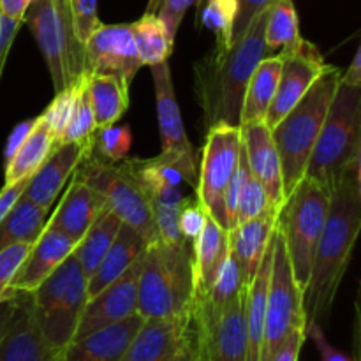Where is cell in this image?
I'll return each instance as SVG.
<instances>
[{"instance_id": "cb8c5ba5", "label": "cell", "mask_w": 361, "mask_h": 361, "mask_svg": "<svg viewBox=\"0 0 361 361\" xmlns=\"http://www.w3.org/2000/svg\"><path fill=\"white\" fill-rule=\"evenodd\" d=\"M277 224V214H264L247 222H240L229 229V249L238 261L242 271L243 284L249 286L259 268L263 254L267 252L268 243Z\"/></svg>"}, {"instance_id": "2e32d148", "label": "cell", "mask_w": 361, "mask_h": 361, "mask_svg": "<svg viewBox=\"0 0 361 361\" xmlns=\"http://www.w3.org/2000/svg\"><path fill=\"white\" fill-rule=\"evenodd\" d=\"M88 73L116 74L130 85L137 71L143 67L130 23H101L85 41Z\"/></svg>"}, {"instance_id": "7402d4cb", "label": "cell", "mask_w": 361, "mask_h": 361, "mask_svg": "<svg viewBox=\"0 0 361 361\" xmlns=\"http://www.w3.org/2000/svg\"><path fill=\"white\" fill-rule=\"evenodd\" d=\"M76 243L78 242H74L71 236L63 235V233L42 228L41 235L32 243L27 257L11 281L9 291H34L73 254Z\"/></svg>"}, {"instance_id": "f35d334b", "label": "cell", "mask_w": 361, "mask_h": 361, "mask_svg": "<svg viewBox=\"0 0 361 361\" xmlns=\"http://www.w3.org/2000/svg\"><path fill=\"white\" fill-rule=\"evenodd\" d=\"M279 214L277 210L274 208L271 204L270 197H268L267 190L263 189L259 182L254 178V175L247 173L245 180H243V187H242V192H240L238 197V212H236V224L240 222H247L250 219H256L259 215L264 214Z\"/></svg>"}, {"instance_id": "11a10c76", "label": "cell", "mask_w": 361, "mask_h": 361, "mask_svg": "<svg viewBox=\"0 0 361 361\" xmlns=\"http://www.w3.org/2000/svg\"><path fill=\"white\" fill-rule=\"evenodd\" d=\"M341 80L348 81V83H353V85H361V49L356 51L351 66H349L348 71L342 74Z\"/></svg>"}, {"instance_id": "e575fe53", "label": "cell", "mask_w": 361, "mask_h": 361, "mask_svg": "<svg viewBox=\"0 0 361 361\" xmlns=\"http://www.w3.org/2000/svg\"><path fill=\"white\" fill-rule=\"evenodd\" d=\"M197 14L201 25L215 34V49H228L233 42L238 0H204Z\"/></svg>"}, {"instance_id": "ba28073f", "label": "cell", "mask_w": 361, "mask_h": 361, "mask_svg": "<svg viewBox=\"0 0 361 361\" xmlns=\"http://www.w3.org/2000/svg\"><path fill=\"white\" fill-rule=\"evenodd\" d=\"M87 277L71 254L44 282L32 291V312L44 341L63 351L74 341L81 312L88 300Z\"/></svg>"}, {"instance_id": "3957f363", "label": "cell", "mask_w": 361, "mask_h": 361, "mask_svg": "<svg viewBox=\"0 0 361 361\" xmlns=\"http://www.w3.org/2000/svg\"><path fill=\"white\" fill-rule=\"evenodd\" d=\"M194 256L189 242L148 243L137 282V314L143 319H173L192 314Z\"/></svg>"}, {"instance_id": "d590c367", "label": "cell", "mask_w": 361, "mask_h": 361, "mask_svg": "<svg viewBox=\"0 0 361 361\" xmlns=\"http://www.w3.org/2000/svg\"><path fill=\"white\" fill-rule=\"evenodd\" d=\"M245 288L247 286L243 284L238 261H236L235 254H233L231 249H229L228 257H226L224 264H222L215 282L212 284L210 291H208L203 298L196 300L194 305H203L212 310H221L224 309L233 298H236V296H238Z\"/></svg>"}, {"instance_id": "5b68a950", "label": "cell", "mask_w": 361, "mask_h": 361, "mask_svg": "<svg viewBox=\"0 0 361 361\" xmlns=\"http://www.w3.org/2000/svg\"><path fill=\"white\" fill-rule=\"evenodd\" d=\"M358 164H361V85L341 80L310 154L305 178L331 189L342 173Z\"/></svg>"}, {"instance_id": "277c9868", "label": "cell", "mask_w": 361, "mask_h": 361, "mask_svg": "<svg viewBox=\"0 0 361 361\" xmlns=\"http://www.w3.org/2000/svg\"><path fill=\"white\" fill-rule=\"evenodd\" d=\"M341 76L342 73L338 67L324 66L323 73L307 90V94L293 106L291 111L277 126L270 129L281 157L286 196L305 176L310 154L328 115L331 99L337 92Z\"/></svg>"}, {"instance_id": "8fae6325", "label": "cell", "mask_w": 361, "mask_h": 361, "mask_svg": "<svg viewBox=\"0 0 361 361\" xmlns=\"http://www.w3.org/2000/svg\"><path fill=\"white\" fill-rule=\"evenodd\" d=\"M247 298L249 286L221 310L192 307L196 361H247Z\"/></svg>"}, {"instance_id": "ab89813d", "label": "cell", "mask_w": 361, "mask_h": 361, "mask_svg": "<svg viewBox=\"0 0 361 361\" xmlns=\"http://www.w3.org/2000/svg\"><path fill=\"white\" fill-rule=\"evenodd\" d=\"M78 87H80V85H78ZM78 87L63 88V90L56 92L51 104L44 109L42 115H39L41 122L51 130L53 136L56 137L59 143H60V137H62L63 134V129H66L67 122H69L71 115H73L74 102H76V95H78Z\"/></svg>"}, {"instance_id": "f6af8a7d", "label": "cell", "mask_w": 361, "mask_h": 361, "mask_svg": "<svg viewBox=\"0 0 361 361\" xmlns=\"http://www.w3.org/2000/svg\"><path fill=\"white\" fill-rule=\"evenodd\" d=\"M69 2L78 35L85 42L88 35L101 25L97 13V0H69Z\"/></svg>"}, {"instance_id": "f546056e", "label": "cell", "mask_w": 361, "mask_h": 361, "mask_svg": "<svg viewBox=\"0 0 361 361\" xmlns=\"http://www.w3.org/2000/svg\"><path fill=\"white\" fill-rule=\"evenodd\" d=\"M120 226H122V221L118 219V215L113 214L111 210H106L104 214L88 228V231L85 233L83 238L76 243L73 254L76 256L78 263H80L81 267V271L85 274L87 281L95 274V270L99 268L101 261L104 259L106 252H108L109 247H111Z\"/></svg>"}, {"instance_id": "ffe728a7", "label": "cell", "mask_w": 361, "mask_h": 361, "mask_svg": "<svg viewBox=\"0 0 361 361\" xmlns=\"http://www.w3.org/2000/svg\"><path fill=\"white\" fill-rule=\"evenodd\" d=\"M108 208V201L104 200L99 190L85 183L83 180L73 175L66 194L60 200L59 207L46 219L44 228L55 229L71 236L74 242H80L92 224L104 214Z\"/></svg>"}, {"instance_id": "7a4b0ae2", "label": "cell", "mask_w": 361, "mask_h": 361, "mask_svg": "<svg viewBox=\"0 0 361 361\" xmlns=\"http://www.w3.org/2000/svg\"><path fill=\"white\" fill-rule=\"evenodd\" d=\"M268 11L257 14L242 37L228 49H215L194 66V90L207 127L240 126L243 95L250 76L268 56L264 42Z\"/></svg>"}, {"instance_id": "ee69618b", "label": "cell", "mask_w": 361, "mask_h": 361, "mask_svg": "<svg viewBox=\"0 0 361 361\" xmlns=\"http://www.w3.org/2000/svg\"><path fill=\"white\" fill-rule=\"evenodd\" d=\"M196 4L197 0H148L147 13L161 18L168 30L176 35L185 13L190 6H196Z\"/></svg>"}, {"instance_id": "9c48e42d", "label": "cell", "mask_w": 361, "mask_h": 361, "mask_svg": "<svg viewBox=\"0 0 361 361\" xmlns=\"http://www.w3.org/2000/svg\"><path fill=\"white\" fill-rule=\"evenodd\" d=\"M74 175L104 196L108 208L123 224L136 229L148 243L159 240L150 197L120 162H104L95 155L83 159Z\"/></svg>"}, {"instance_id": "8992f818", "label": "cell", "mask_w": 361, "mask_h": 361, "mask_svg": "<svg viewBox=\"0 0 361 361\" xmlns=\"http://www.w3.org/2000/svg\"><path fill=\"white\" fill-rule=\"evenodd\" d=\"M23 23L44 56L55 92L78 87L90 74L69 0H32Z\"/></svg>"}, {"instance_id": "603a6c76", "label": "cell", "mask_w": 361, "mask_h": 361, "mask_svg": "<svg viewBox=\"0 0 361 361\" xmlns=\"http://www.w3.org/2000/svg\"><path fill=\"white\" fill-rule=\"evenodd\" d=\"M143 321L136 312L118 323L74 338L63 348L62 361H120Z\"/></svg>"}, {"instance_id": "c3c4849f", "label": "cell", "mask_w": 361, "mask_h": 361, "mask_svg": "<svg viewBox=\"0 0 361 361\" xmlns=\"http://www.w3.org/2000/svg\"><path fill=\"white\" fill-rule=\"evenodd\" d=\"M21 25H23L21 20H14V18L0 13V78H2L4 66H6L7 56H9V49Z\"/></svg>"}, {"instance_id": "4dcf8cb0", "label": "cell", "mask_w": 361, "mask_h": 361, "mask_svg": "<svg viewBox=\"0 0 361 361\" xmlns=\"http://www.w3.org/2000/svg\"><path fill=\"white\" fill-rule=\"evenodd\" d=\"M60 145L51 130L39 118L37 126L32 129L27 140L23 141L16 154L6 164V183L20 182L23 178H30L39 166L46 161L53 148Z\"/></svg>"}, {"instance_id": "f1b7e54d", "label": "cell", "mask_w": 361, "mask_h": 361, "mask_svg": "<svg viewBox=\"0 0 361 361\" xmlns=\"http://www.w3.org/2000/svg\"><path fill=\"white\" fill-rule=\"evenodd\" d=\"M281 66V56L268 55L256 67V71L250 76L249 83H247L245 95H243L240 126L264 122L271 101L275 97V92H277Z\"/></svg>"}, {"instance_id": "836d02e7", "label": "cell", "mask_w": 361, "mask_h": 361, "mask_svg": "<svg viewBox=\"0 0 361 361\" xmlns=\"http://www.w3.org/2000/svg\"><path fill=\"white\" fill-rule=\"evenodd\" d=\"M264 42L268 55L289 53L303 42L295 0H277L268 11Z\"/></svg>"}, {"instance_id": "bcb514c9", "label": "cell", "mask_w": 361, "mask_h": 361, "mask_svg": "<svg viewBox=\"0 0 361 361\" xmlns=\"http://www.w3.org/2000/svg\"><path fill=\"white\" fill-rule=\"evenodd\" d=\"M275 2L277 0H238V14H236L235 28H233V42L242 37L243 32L249 28V25L252 23L257 14L270 9Z\"/></svg>"}, {"instance_id": "d4e9b609", "label": "cell", "mask_w": 361, "mask_h": 361, "mask_svg": "<svg viewBox=\"0 0 361 361\" xmlns=\"http://www.w3.org/2000/svg\"><path fill=\"white\" fill-rule=\"evenodd\" d=\"M229 254V236L210 215H207L203 231L192 245L194 256V302L210 291L222 264Z\"/></svg>"}, {"instance_id": "ac0fdd59", "label": "cell", "mask_w": 361, "mask_h": 361, "mask_svg": "<svg viewBox=\"0 0 361 361\" xmlns=\"http://www.w3.org/2000/svg\"><path fill=\"white\" fill-rule=\"evenodd\" d=\"M0 361H62L39 331L32 312V293L16 291V305L0 338Z\"/></svg>"}, {"instance_id": "6f0895ef", "label": "cell", "mask_w": 361, "mask_h": 361, "mask_svg": "<svg viewBox=\"0 0 361 361\" xmlns=\"http://www.w3.org/2000/svg\"><path fill=\"white\" fill-rule=\"evenodd\" d=\"M204 2V0H197V4H196V7H200L201 6V4H203Z\"/></svg>"}, {"instance_id": "b9f144b4", "label": "cell", "mask_w": 361, "mask_h": 361, "mask_svg": "<svg viewBox=\"0 0 361 361\" xmlns=\"http://www.w3.org/2000/svg\"><path fill=\"white\" fill-rule=\"evenodd\" d=\"M183 203H152L159 240L168 243L187 242L178 228V214Z\"/></svg>"}, {"instance_id": "4316f807", "label": "cell", "mask_w": 361, "mask_h": 361, "mask_svg": "<svg viewBox=\"0 0 361 361\" xmlns=\"http://www.w3.org/2000/svg\"><path fill=\"white\" fill-rule=\"evenodd\" d=\"M88 99L94 111L95 127L115 126L129 108V83L116 74H88Z\"/></svg>"}, {"instance_id": "e0dca14e", "label": "cell", "mask_w": 361, "mask_h": 361, "mask_svg": "<svg viewBox=\"0 0 361 361\" xmlns=\"http://www.w3.org/2000/svg\"><path fill=\"white\" fill-rule=\"evenodd\" d=\"M92 147H94V134L90 140L80 143L56 145L46 161L39 166L37 171L30 176L23 197L37 207L49 210L69 178H73L78 166L92 154Z\"/></svg>"}, {"instance_id": "5bb4252c", "label": "cell", "mask_w": 361, "mask_h": 361, "mask_svg": "<svg viewBox=\"0 0 361 361\" xmlns=\"http://www.w3.org/2000/svg\"><path fill=\"white\" fill-rule=\"evenodd\" d=\"M277 55L282 59L281 76H279L275 97L264 118V123L270 129L291 111L293 106L307 94L326 66L319 49L305 39L293 51L277 53Z\"/></svg>"}, {"instance_id": "60d3db41", "label": "cell", "mask_w": 361, "mask_h": 361, "mask_svg": "<svg viewBox=\"0 0 361 361\" xmlns=\"http://www.w3.org/2000/svg\"><path fill=\"white\" fill-rule=\"evenodd\" d=\"M30 247L32 243L18 242L0 250V302L14 293L9 291L11 281H13L18 268L21 267L23 259L27 257Z\"/></svg>"}, {"instance_id": "4fadbf2b", "label": "cell", "mask_w": 361, "mask_h": 361, "mask_svg": "<svg viewBox=\"0 0 361 361\" xmlns=\"http://www.w3.org/2000/svg\"><path fill=\"white\" fill-rule=\"evenodd\" d=\"M152 78L155 88V104H157L159 133H161L162 152L161 154L175 159L182 168L185 182L196 187L197 183V161L196 148L190 145L183 127L182 113H180L178 101H176L175 88H173L171 71L169 63H155L150 66Z\"/></svg>"}, {"instance_id": "816d5d0a", "label": "cell", "mask_w": 361, "mask_h": 361, "mask_svg": "<svg viewBox=\"0 0 361 361\" xmlns=\"http://www.w3.org/2000/svg\"><path fill=\"white\" fill-rule=\"evenodd\" d=\"M30 178H23L20 182L14 183H4L2 190H0V222L4 221L7 214L11 212V208L14 207L18 200L21 197V194L27 189V183Z\"/></svg>"}, {"instance_id": "7bdbcfd3", "label": "cell", "mask_w": 361, "mask_h": 361, "mask_svg": "<svg viewBox=\"0 0 361 361\" xmlns=\"http://www.w3.org/2000/svg\"><path fill=\"white\" fill-rule=\"evenodd\" d=\"M207 210L201 207V203L194 197H185L178 214V228L183 238L194 245L200 233L203 231L204 222H207Z\"/></svg>"}, {"instance_id": "6da1fadb", "label": "cell", "mask_w": 361, "mask_h": 361, "mask_svg": "<svg viewBox=\"0 0 361 361\" xmlns=\"http://www.w3.org/2000/svg\"><path fill=\"white\" fill-rule=\"evenodd\" d=\"M361 229L360 164L342 173L331 185L323 233L317 242L309 282L302 293L307 326L330 314Z\"/></svg>"}, {"instance_id": "db71d44e", "label": "cell", "mask_w": 361, "mask_h": 361, "mask_svg": "<svg viewBox=\"0 0 361 361\" xmlns=\"http://www.w3.org/2000/svg\"><path fill=\"white\" fill-rule=\"evenodd\" d=\"M14 305H16V291H14L11 296H7L6 300H2V302H0V338H2L7 324H9L11 316H13Z\"/></svg>"}, {"instance_id": "484cf974", "label": "cell", "mask_w": 361, "mask_h": 361, "mask_svg": "<svg viewBox=\"0 0 361 361\" xmlns=\"http://www.w3.org/2000/svg\"><path fill=\"white\" fill-rule=\"evenodd\" d=\"M147 240L136 229L122 222L104 259L101 261L95 274L88 279V298L104 289L108 284H111L113 281H116L123 271L129 270L130 264L147 250Z\"/></svg>"}, {"instance_id": "74e56055", "label": "cell", "mask_w": 361, "mask_h": 361, "mask_svg": "<svg viewBox=\"0 0 361 361\" xmlns=\"http://www.w3.org/2000/svg\"><path fill=\"white\" fill-rule=\"evenodd\" d=\"M87 78H85L80 83V87H78V95L76 102H74L73 115H71L69 122H67L66 129H63L60 143H80V141H87L90 140L92 134L97 129V127H95L94 111H92L87 87H85Z\"/></svg>"}, {"instance_id": "d6986e66", "label": "cell", "mask_w": 361, "mask_h": 361, "mask_svg": "<svg viewBox=\"0 0 361 361\" xmlns=\"http://www.w3.org/2000/svg\"><path fill=\"white\" fill-rule=\"evenodd\" d=\"M194 341L192 317L145 319L120 361H169Z\"/></svg>"}, {"instance_id": "f907efd6", "label": "cell", "mask_w": 361, "mask_h": 361, "mask_svg": "<svg viewBox=\"0 0 361 361\" xmlns=\"http://www.w3.org/2000/svg\"><path fill=\"white\" fill-rule=\"evenodd\" d=\"M307 341V331L303 328L293 331L288 338H286L284 344L281 345L277 353H275L274 360L271 361H298L300 353H302L303 344Z\"/></svg>"}, {"instance_id": "44dd1931", "label": "cell", "mask_w": 361, "mask_h": 361, "mask_svg": "<svg viewBox=\"0 0 361 361\" xmlns=\"http://www.w3.org/2000/svg\"><path fill=\"white\" fill-rule=\"evenodd\" d=\"M247 162L254 178L263 185L275 210H281L286 201L282 166L270 127L264 122L240 126Z\"/></svg>"}, {"instance_id": "681fc988", "label": "cell", "mask_w": 361, "mask_h": 361, "mask_svg": "<svg viewBox=\"0 0 361 361\" xmlns=\"http://www.w3.org/2000/svg\"><path fill=\"white\" fill-rule=\"evenodd\" d=\"M37 122H39V116L37 118L23 120V122H20L16 127H14L13 133L9 134V140H7V143H6V152H4V166H6L7 162L11 161V157L16 154L18 148L23 145V141L27 140L28 134L32 133V129L37 126Z\"/></svg>"}, {"instance_id": "1f68e13d", "label": "cell", "mask_w": 361, "mask_h": 361, "mask_svg": "<svg viewBox=\"0 0 361 361\" xmlns=\"http://www.w3.org/2000/svg\"><path fill=\"white\" fill-rule=\"evenodd\" d=\"M49 210L30 203L21 194L9 214L0 222V250L18 242L34 243L41 235Z\"/></svg>"}, {"instance_id": "d6a6232c", "label": "cell", "mask_w": 361, "mask_h": 361, "mask_svg": "<svg viewBox=\"0 0 361 361\" xmlns=\"http://www.w3.org/2000/svg\"><path fill=\"white\" fill-rule=\"evenodd\" d=\"M134 44L143 66L168 62L173 53L175 35L168 30L164 21L152 13H145L137 21L130 23Z\"/></svg>"}, {"instance_id": "7dc6e473", "label": "cell", "mask_w": 361, "mask_h": 361, "mask_svg": "<svg viewBox=\"0 0 361 361\" xmlns=\"http://www.w3.org/2000/svg\"><path fill=\"white\" fill-rule=\"evenodd\" d=\"M307 338H312V342L316 344L317 351H319L321 361H355L349 358L348 355L341 353L338 349H335L330 342L324 337V331L321 328L319 323H312L307 326Z\"/></svg>"}, {"instance_id": "9f6ffc18", "label": "cell", "mask_w": 361, "mask_h": 361, "mask_svg": "<svg viewBox=\"0 0 361 361\" xmlns=\"http://www.w3.org/2000/svg\"><path fill=\"white\" fill-rule=\"evenodd\" d=\"M169 361H196V344H194V341L189 345H185L175 358Z\"/></svg>"}, {"instance_id": "7c38bea8", "label": "cell", "mask_w": 361, "mask_h": 361, "mask_svg": "<svg viewBox=\"0 0 361 361\" xmlns=\"http://www.w3.org/2000/svg\"><path fill=\"white\" fill-rule=\"evenodd\" d=\"M207 129V141L197 171L196 200L207 214L228 231L224 194L238 164L242 130L240 126L229 123H217Z\"/></svg>"}, {"instance_id": "9a60e30c", "label": "cell", "mask_w": 361, "mask_h": 361, "mask_svg": "<svg viewBox=\"0 0 361 361\" xmlns=\"http://www.w3.org/2000/svg\"><path fill=\"white\" fill-rule=\"evenodd\" d=\"M143 254L116 281L87 300L74 338L92 334L108 324L118 323L137 312V282Z\"/></svg>"}, {"instance_id": "83f0119b", "label": "cell", "mask_w": 361, "mask_h": 361, "mask_svg": "<svg viewBox=\"0 0 361 361\" xmlns=\"http://www.w3.org/2000/svg\"><path fill=\"white\" fill-rule=\"evenodd\" d=\"M271 254H274V235L268 243L267 252L263 254L259 268L249 284V298H247V361H261L264 341V316H267L268 282H270Z\"/></svg>"}, {"instance_id": "f5cc1de1", "label": "cell", "mask_w": 361, "mask_h": 361, "mask_svg": "<svg viewBox=\"0 0 361 361\" xmlns=\"http://www.w3.org/2000/svg\"><path fill=\"white\" fill-rule=\"evenodd\" d=\"M30 2L32 0H0V13L9 18H14V20L23 21V16Z\"/></svg>"}, {"instance_id": "52a82bcc", "label": "cell", "mask_w": 361, "mask_h": 361, "mask_svg": "<svg viewBox=\"0 0 361 361\" xmlns=\"http://www.w3.org/2000/svg\"><path fill=\"white\" fill-rule=\"evenodd\" d=\"M331 189L303 176L286 196L277 214V229L284 240L298 288H307L317 242L326 221Z\"/></svg>"}, {"instance_id": "30bf717a", "label": "cell", "mask_w": 361, "mask_h": 361, "mask_svg": "<svg viewBox=\"0 0 361 361\" xmlns=\"http://www.w3.org/2000/svg\"><path fill=\"white\" fill-rule=\"evenodd\" d=\"M298 328L307 331L303 312L302 289L293 275L291 261L284 240L275 224L274 254H271L270 282H268L267 316H264V341L261 361H271L286 338Z\"/></svg>"}, {"instance_id": "8d00e7d4", "label": "cell", "mask_w": 361, "mask_h": 361, "mask_svg": "<svg viewBox=\"0 0 361 361\" xmlns=\"http://www.w3.org/2000/svg\"><path fill=\"white\" fill-rule=\"evenodd\" d=\"M133 136H130L129 127L122 126H108L102 129H95L94 133V147L92 155L104 162H122L127 159L130 150Z\"/></svg>"}]
</instances>
